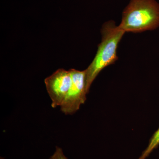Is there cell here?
<instances>
[{"label": "cell", "instance_id": "6da1fadb", "mask_svg": "<svg viewBox=\"0 0 159 159\" xmlns=\"http://www.w3.org/2000/svg\"><path fill=\"white\" fill-rule=\"evenodd\" d=\"M125 32L116 26L114 21L107 22L101 29L102 40L98 45L97 54L86 70V87L88 93L92 83L99 73L118 59V45Z\"/></svg>", "mask_w": 159, "mask_h": 159}, {"label": "cell", "instance_id": "7a4b0ae2", "mask_svg": "<svg viewBox=\"0 0 159 159\" xmlns=\"http://www.w3.org/2000/svg\"><path fill=\"white\" fill-rule=\"evenodd\" d=\"M119 28L134 33L159 27V4L156 0H131L122 13Z\"/></svg>", "mask_w": 159, "mask_h": 159}, {"label": "cell", "instance_id": "3957f363", "mask_svg": "<svg viewBox=\"0 0 159 159\" xmlns=\"http://www.w3.org/2000/svg\"><path fill=\"white\" fill-rule=\"evenodd\" d=\"M72 83L65 99L60 106L65 115H73L80 108L86 100L88 94L86 87V70L71 69Z\"/></svg>", "mask_w": 159, "mask_h": 159}, {"label": "cell", "instance_id": "277c9868", "mask_svg": "<svg viewBox=\"0 0 159 159\" xmlns=\"http://www.w3.org/2000/svg\"><path fill=\"white\" fill-rule=\"evenodd\" d=\"M46 89L51 100V107H60L65 99L72 83L70 70L60 69L44 80Z\"/></svg>", "mask_w": 159, "mask_h": 159}, {"label": "cell", "instance_id": "5b68a950", "mask_svg": "<svg viewBox=\"0 0 159 159\" xmlns=\"http://www.w3.org/2000/svg\"><path fill=\"white\" fill-rule=\"evenodd\" d=\"M159 146V127L151 137L147 148L138 159H146Z\"/></svg>", "mask_w": 159, "mask_h": 159}, {"label": "cell", "instance_id": "8992f818", "mask_svg": "<svg viewBox=\"0 0 159 159\" xmlns=\"http://www.w3.org/2000/svg\"><path fill=\"white\" fill-rule=\"evenodd\" d=\"M50 159H68L64 153L63 149L58 146H56L54 153L50 157Z\"/></svg>", "mask_w": 159, "mask_h": 159}, {"label": "cell", "instance_id": "52a82bcc", "mask_svg": "<svg viewBox=\"0 0 159 159\" xmlns=\"http://www.w3.org/2000/svg\"><path fill=\"white\" fill-rule=\"evenodd\" d=\"M0 159H5L4 158L2 157H1V158H0Z\"/></svg>", "mask_w": 159, "mask_h": 159}]
</instances>
